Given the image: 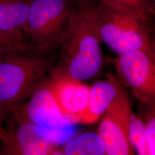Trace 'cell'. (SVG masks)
Listing matches in <instances>:
<instances>
[{
	"label": "cell",
	"instance_id": "obj_1",
	"mask_svg": "<svg viewBox=\"0 0 155 155\" xmlns=\"http://www.w3.org/2000/svg\"><path fill=\"white\" fill-rule=\"evenodd\" d=\"M97 7L91 2L75 6L58 43L59 59L52 74L83 81L99 72L103 59Z\"/></svg>",
	"mask_w": 155,
	"mask_h": 155
},
{
	"label": "cell",
	"instance_id": "obj_2",
	"mask_svg": "<svg viewBox=\"0 0 155 155\" xmlns=\"http://www.w3.org/2000/svg\"><path fill=\"white\" fill-rule=\"evenodd\" d=\"M50 51L34 48L0 58V111L9 115L46 82L56 65Z\"/></svg>",
	"mask_w": 155,
	"mask_h": 155
},
{
	"label": "cell",
	"instance_id": "obj_3",
	"mask_svg": "<svg viewBox=\"0 0 155 155\" xmlns=\"http://www.w3.org/2000/svg\"><path fill=\"white\" fill-rule=\"evenodd\" d=\"M97 26L101 42L118 55L139 50L150 54L155 23L100 4Z\"/></svg>",
	"mask_w": 155,
	"mask_h": 155
},
{
	"label": "cell",
	"instance_id": "obj_4",
	"mask_svg": "<svg viewBox=\"0 0 155 155\" xmlns=\"http://www.w3.org/2000/svg\"><path fill=\"white\" fill-rule=\"evenodd\" d=\"M73 0H31L25 27L28 43L35 49L51 51L58 47L75 8Z\"/></svg>",
	"mask_w": 155,
	"mask_h": 155
},
{
	"label": "cell",
	"instance_id": "obj_5",
	"mask_svg": "<svg viewBox=\"0 0 155 155\" xmlns=\"http://www.w3.org/2000/svg\"><path fill=\"white\" fill-rule=\"evenodd\" d=\"M13 122L6 129L0 155H63L59 144L48 139L41 129L31 121L20 106L9 114Z\"/></svg>",
	"mask_w": 155,
	"mask_h": 155
},
{
	"label": "cell",
	"instance_id": "obj_6",
	"mask_svg": "<svg viewBox=\"0 0 155 155\" xmlns=\"http://www.w3.org/2000/svg\"><path fill=\"white\" fill-rule=\"evenodd\" d=\"M118 77L140 104L155 105V59L145 51L122 54L114 60Z\"/></svg>",
	"mask_w": 155,
	"mask_h": 155
},
{
	"label": "cell",
	"instance_id": "obj_7",
	"mask_svg": "<svg viewBox=\"0 0 155 155\" xmlns=\"http://www.w3.org/2000/svg\"><path fill=\"white\" fill-rule=\"evenodd\" d=\"M132 111L127 93L121 85L116 97L106 111L98 128V134L104 145L106 155H135L128 138Z\"/></svg>",
	"mask_w": 155,
	"mask_h": 155
},
{
	"label": "cell",
	"instance_id": "obj_8",
	"mask_svg": "<svg viewBox=\"0 0 155 155\" xmlns=\"http://www.w3.org/2000/svg\"><path fill=\"white\" fill-rule=\"evenodd\" d=\"M20 106L26 116L51 140L61 144L72 138V124L61 114L47 83L45 82L33 93L28 103Z\"/></svg>",
	"mask_w": 155,
	"mask_h": 155
},
{
	"label": "cell",
	"instance_id": "obj_9",
	"mask_svg": "<svg viewBox=\"0 0 155 155\" xmlns=\"http://www.w3.org/2000/svg\"><path fill=\"white\" fill-rule=\"evenodd\" d=\"M51 76L47 86L61 114L72 125L79 124L87 105L90 87L67 76Z\"/></svg>",
	"mask_w": 155,
	"mask_h": 155
},
{
	"label": "cell",
	"instance_id": "obj_10",
	"mask_svg": "<svg viewBox=\"0 0 155 155\" xmlns=\"http://www.w3.org/2000/svg\"><path fill=\"white\" fill-rule=\"evenodd\" d=\"M121 86L118 79L109 73L106 81L98 82L90 87L87 105L79 123L89 124L97 121L115 99Z\"/></svg>",
	"mask_w": 155,
	"mask_h": 155
},
{
	"label": "cell",
	"instance_id": "obj_11",
	"mask_svg": "<svg viewBox=\"0 0 155 155\" xmlns=\"http://www.w3.org/2000/svg\"><path fill=\"white\" fill-rule=\"evenodd\" d=\"M31 2V0H0V31L29 45L25 36V27Z\"/></svg>",
	"mask_w": 155,
	"mask_h": 155
},
{
	"label": "cell",
	"instance_id": "obj_12",
	"mask_svg": "<svg viewBox=\"0 0 155 155\" xmlns=\"http://www.w3.org/2000/svg\"><path fill=\"white\" fill-rule=\"evenodd\" d=\"M63 155H106L104 143L98 133L87 132L70 140L62 148Z\"/></svg>",
	"mask_w": 155,
	"mask_h": 155
},
{
	"label": "cell",
	"instance_id": "obj_13",
	"mask_svg": "<svg viewBox=\"0 0 155 155\" xmlns=\"http://www.w3.org/2000/svg\"><path fill=\"white\" fill-rule=\"evenodd\" d=\"M100 4L155 23L152 0H98Z\"/></svg>",
	"mask_w": 155,
	"mask_h": 155
},
{
	"label": "cell",
	"instance_id": "obj_14",
	"mask_svg": "<svg viewBox=\"0 0 155 155\" xmlns=\"http://www.w3.org/2000/svg\"><path fill=\"white\" fill-rule=\"evenodd\" d=\"M128 138L135 152L139 155H150L146 127L141 117L132 111L129 125Z\"/></svg>",
	"mask_w": 155,
	"mask_h": 155
},
{
	"label": "cell",
	"instance_id": "obj_15",
	"mask_svg": "<svg viewBox=\"0 0 155 155\" xmlns=\"http://www.w3.org/2000/svg\"><path fill=\"white\" fill-rule=\"evenodd\" d=\"M140 111L146 127L150 155H155V105L141 104Z\"/></svg>",
	"mask_w": 155,
	"mask_h": 155
},
{
	"label": "cell",
	"instance_id": "obj_16",
	"mask_svg": "<svg viewBox=\"0 0 155 155\" xmlns=\"http://www.w3.org/2000/svg\"><path fill=\"white\" fill-rule=\"evenodd\" d=\"M31 45L22 43L0 31V58L4 56L32 48Z\"/></svg>",
	"mask_w": 155,
	"mask_h": 155
},
{
	"label": "cell",
	"instance_id": "obj_17",
	"mask_svg": "<svg viewBox=\"0 0 155 155\" xmlns=\"http://www.w3.org/2000/svg\"><path fill=\"white\" fill-rule=\"evenodd\" d=\"M5 116L0 111V141H3L5 138L6 130L4 127V118Z\"/></svg>",
	"mask_w": 155,
	"mask_h": 155
},
{
	"label": "cell",
	"instance_id": "obj_18",
	"mask_svg": "<svg viewBox=\"0 0 155 155\" xmlns=\"http://www.w3.org/2000/svg\"><path fill=\"white\" fill-rule=\"evenodd\" d=\"M150 54L155 59V28L150 40Z\"/></svg>",
	"mask_w": 155,
	"mask_h": 155
},
{
	"label": "cell",
	"instance_id": "obj_19",
	"mask_svg": "<svg viewBox=\"0 0 155 155\" xmlns=\"http://www.w3.org/2000/svg\"><path fill=\"white\" fill-rule=\"evenodd\" d=\"M73 1H74L75 3H77L78 5H79L90 2V0H73Z\"/></svg>",
	"mask_w": 155,
	"mask_h": 155
},
{
	"label": "cell",
	"instance_id": "obj_20",
	"mask_svg": "<svg viewBox=\"0 0 155 155\" xmlns=\"http://www.w3.org/2000/svg\"><path fill=\"white\" fill-rule=\"evenodd\" d=\"M152 4H153V6L155 12V0H152Z\"/></svg>",
	"mask_w": 155,
	"mask_h": 155
}]
</instances>
